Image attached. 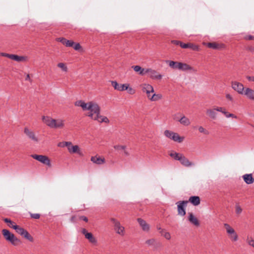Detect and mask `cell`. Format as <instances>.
Listing matches in <instances>:
<instances>
[{
    "label": "cell",
    "mask_w": 254,
    "mask_h": 254,
    "mask_svg": "<svg viewBox=\"0 0 254 254\" xmlns=\"http://www.w3.org/2000/svg\"><path fill=\"white\" fill-rule=\"evenodd\" d=\"M3 220L5 222V223H6V224L9 226V227L12 228L15 230L16 232L18 233L19 234H20V235L22 236V237H24L27 240H29L30 241H33V237L30 235V234L27 230H25V229L22 228L19 225H17L15 222L12 221L11 219H9V218H4Z\"/></svg>",
    "instance_id": "cell-1"
},
{
    "label": "cell",
    "mask_w": 254,
    "mask_h": 254,
    "mask_svg": "<svg viewBox=\"0 0 254 254\" xmlns=\"http://www.w3.org/2000/svg\"><path fill=\"white\" fill-rule=\"evenodd\" d=\"M42 121L44 123L50 128H62L64 126V121L61 119H54L51 117L46 116H43L42 117Z\"/></svg>",
    "instance_id": "cell-2"
},
{
    "label": "cell",
    "mask_w": 254,
    "mask_h": 254,
    "mask_svg": "<svg viewBox=\"0 0 254 254\" xmlns=\"http://www.w3.org/2000/svg\"><path fill=\"white\" fill-rule=\"evenodd\" d=\"M56 41L57 42H60L66 47H73L75 50L81 52L83 51V47L81 45V44L77 42H75L73 41L68 40L63 37L57 38L56 39Z\"/></svg>",
    "instance_id": "cell-3"
},
{
    "label": "cell",
    "mask_w": 254,
    "mask_h": 254,
    "mask_svg": "<svg viewBox=\"0 0 254 254\" xmlns=\"http://www.w3.org/2000/svg\"><path fill=\"white\" fill-rule=\"evenodd\" d=\"M166 62L169 65V67L173 69H178L183 71L193 70V68L190 65L182 63L172 61H166Z\"/></svg>",
    "instance_id": "cell-4"
},
{
    "label": "cell",
    "mask_w": 254,
    "mask_h": 254,
    "mask_svg": "<svg viewBox=\"0 0 254 254\" xmlns=\"http://www.w3.org/2000/svg\"><path fill=\"white\" fill-rule=\"evenodd\" d=\"M2 234L6 240L10 242L13 245H17L20 243V240L16 237L14 234L8 230L7 229H3L2 231Z\"/></svg>",
    "instance_id": "cell-5"
},
{
    "label": "cell",
    "mask_w": 254,
    "mask_h": 254,
    "mask_svg": "<svg viewBox=\"0 0 254 254\" xmlns=\"http://www.w3.org/2000/svg\"><path fill=\"white\" fill-rule=\"evenodd\" d=\"M172 43L175 45L179 46L180 47L184 49H191L195 51H199L200 47L199 46L194 44L186 43L182 41L178 40H173L171 41Z\"/></svg>",
    "instance_id": "cell-6"
},
{
    "label": "cell",
    "mask_w": 254,
    "mask_h": 254,
    "mask_svg": "<svg viewBox=\"0 0 254 254\" xmlns=\"http://www.w3.org/2000/svg\"><path fill=\"white\" fill-rule=\"evenodd\" d=\"M164 135L166 137H168L169 139H171L174 142H179V143L183 142L185 139L184 137L180 136L177 133L173 132L172 131H168V130H166L164 132Z\"/></svg>",
    "instance_id": "cell-7"
},
{
    "label": "cell",
    "mask_w": 254,
    "mask_h": 254,
    "mask_svg": "<svg viewBox=\"0 0 254 254\" xmlns=\"http://www.w3.org/2000/svg\"><path fill=\"white\" fill-rule=\"evenodd\" d=\"M1 56L2 57H5L6 58L13 60L14 61H17V62H23V61H27V57L24 56H20L19 55L14 54H10L8 53H1Z\"/></svg>",
    "instance_id": "cell-8"
},
{
    "label": "cell",
    "mask_w": 254,
    "mask_h": 254,
    "mask_svg": "<svg viewBox=\"0 0 254 254\" xmlns=\"http://www.w3.org/2000/svg\"><path fill=\"white\" fill-rule=\"evenodd\" d=\"M31 157L33 158L34 159H36L39 162H41L42 163L44 164L49 167L51 166V163L50 159L47 156L41 155H37V154H32L31 155Z\"/></svg>",
    "instance_id": "cell-9"
},
{
    "label": "cell",
    "mask_w": 254,
    "mask_h": 254,
    "mask_svg": "<svg viewBox=\"0 0 254 254\" xmlns=\"http://www.w3.org/2000/svg\"><path fill=\"white\" fill-rule=\"evenodd\" d=\"M66 147L67 148L71 153H76L81 155H83L80 147H78V145H73L71 142H66Z\"/></svg>",
    "instance_id": "cell-10"
},
{
    "label": "cell",
    "mask_w": 254,
    "mask_h": 254,
    "mask_svg": "<svg viewBox=\"0 0 254 254\" xmlns=\"http://www.w3.org/2000/svg\"><path fill=\"white\" fill-rule=\"evenodd\" d=\"M203 44V45L206 47L214 49H220L226 47V46L224 44L217 42H204Z\"/></svg>",
    "instance_id": "cell-11"
},
{
    "label": "cell",
    "mask_w": 254,
    "mask_h": 254,
    "mask_svg": "<svg viewBox=\"0 0 254 254\" xmlns=\"http://www.w3.org/2000/svg\"><path fill=\"white\" fill-rule=\"evenodd\" d=\"M110 83L114 89L120 91H127L128 88L130 87L129 84H120L115 81H110Z\"/></svg>",
    "instance_id": "cell-12"
},
{
    "label": "cell",
    "mask_w": 254,
    "mask_h": 254,
    "mask_svg": "<svg viewBox=\"0 0 254 254\" xmlns=\"http://www.w3.org/2000/svg\"><path fill=\"white\" fill-rule=\"evenodd\" d=\"M231 87L238 94H244L245 88L243 85L241 83L237 81H232L231 83Z\"/></svg>",
    "instance_id": "cell-13"
},
{
    "label": "cell",
    "mask_w": 254,
    "mask_h": 254,
    "mask_svg": "<svg viewBox=\"0 0 254 254\" xmlns=\"http://www.w3.org/2000/svg\"><path fill=\"white\" fill-rule=\"evenodd\" d=\"M92 102H89L87 103H86L83 100H78L75 103V105L76 106H78L83 109V110H90V109L92 106Z\"/></svg>",
    "instance_id": "cell-14"
},
{
    "label": "cell",
    "mask_w": 254,
    "mask_h": 254,
    "mask_svg": "<svg viewBox=\"0 0 254 254\" xmlns=\"http://www.w3.org/2000/svg\"><path fill=\"white\" fill-rule=\"evenodd\" d=\"M113 223H114V228L116 232L120 234L121 235H124L125 234V229L123 226H121L120 224V222L114 218L112 219Z\"/></svg>",
    "instance_id": "cell-15"
},
{
    "label": "cell",
    "mask_w": 254,
    "mask_h": 254,
    "mask_svg": "<svg viewBox=\"0 0 254 254\" xmlns=\"http://www.w3.org/2000/svg\"><path fill=\"white\" fill-rule=\"evenodd\" d=\"M146 75L154 80H160L162 78V75L156 72V71L153 70L151 69H147Z\"/></svg>",
    "instance_id": "cell-16"
},
{
    "label": "cell",
    "mask_w": 254,
    "mask_h": 254,
    "mask_svg": "<svg viewBox=\"0 0 254 254\" xmlns=\"http://www.w3.org/2000/svg\"><path fill=\"white\" fill-rule=\"evenodd\" d=\"M224 226L225 228L226 229L227 232L229 234V236L232 239L233 241H236L237 240L238 236L235 232L234 229H233L230 226H229V225L227 224H225Z\"/></svg>",
    "instance_id": "cell-17"
},
{
    "label": "cell",
    "mask_w": 254,
    "mask_h": 254,
    "mask_svg": "<svg viewBox=\"0 0 254 254\" xmlns=\"http://www.w3.org/2000/svg\"><path fill=\"white\" fill-rule=\"evenodd\" d=\"M82 232H83V234H84L86 238L89 240L91 243L94 244L96 243V240L92 233L88 232V231L86 230V229H83Z\"/></svg>",
    "instance_id": "cell-18"
},
{
    "label": "cell",
    "mask_w": 254,
    "mask_h": 254,
    "mask_svg": "<svg viewBox=\"0 0 254 254\" xmlns=\"http://www.w3.org/2000/svg\"><path fill=\"white\" fill-rule=\"evenodd\" d=\"M142 91L147 94V95L152 94L154 92V89L153 86L148 84H143L140 86Z\"/></svg>",
    "instance_id": "cell-19"
},
{
    "label": "cell",
    "mask_w": 254,
    "mask_h": 254,
    "mask_svg": "<svg viewBox=\"0 0 254 254\" xmlns=\"http://www.w3.org/2000/svg\"><path fill=\"white\" fill-rule=\"evenodd\" d=\"M91 161L94 163L97 164H102L105 163V162L104 158H103V156H99L98 155L91 157Z\"/></svg>",
    "instance_id": "cell-20"
},
{
    "label": "cell",
    "mask_w": 254,
    "mask_h": 254,
    "mask_svg": "<svg viewBox=\"0 0 254 254\" xmlns=\"http://www.w3.org/2000/svg\"><path fill=\"white\" fill-rule=\"evenodd\" d=\"M24 132L27 136H28V137H30V139L35 142H38V139L35 135V134L33 132L30 130L28 128H25L24 130Z\"/></svg>",
    "instance_id": "cell-21"
},
{
    "label": "cell",
    "mask_w": 254,
    "mask_h": 254,
    "mask_svg": "<svg viewBox=\"0 0 254 254\" xmlns=\"http://www.w3.org/2000/svg\"><path fill=\"white\" fill-rule=\"evenodd\" d=\"M214 110H215L216 111H219L220 112H222V114H224L227 118H237V116L235 115L234 114L230 113L226 111L225 109H223L222 108H217Z\"/></svg>",
    "instance_id": "cell-22"
},
{
    "label": "cell",
    "mask_w": 254,
    "mask_h": 254,
    "mask_svg": "<svg viewBox=\"0 0 254 254\" xmlns=\"http://www.w3.org/2000/svg\"><path fill=\"white\" fill-rule=\"evenodd\" d=\"M168 154L169 156H171L172 158L176 160L180 161L182 159L183 156H184L183 154L177 153L174 151H170L168 152Z\"/></svg>",
    "instance_id": "cell-23"
},
{
    "label": "cell",
    "mask_w": 254,
    "mask_h": 254,
    "mask_svg": "<svg viewBox=\"0 0 254 254\" xmlns=\"http://www.w3.org/2000/svg\"><path fill=\"white\" fill-rule=\"evenodd\" d=\"M187 204V201H182L180 202L178 205V211L180 214L181 215H184L186 214L185 207L186 205Z\"/></svg>",
    "instance_id": "cell-24"
},
{
    "label": "cell",
    "mask_w": 254,
    "mask_h": 254,
    "mask_svg": "<svg viewBox=\"0 0 254 254\" xmlns=\"http://www.w3.org/2000/svg\"><path fill=\"white\" fill-rule=\"evenodd\" d=\"M137 222H138L139 224H140V226H141V227L142 228V229H143V230L145 231H148L150 230V225L144 220L142 219V218H138L137 219Z\"/></svg>",
    "instance_id": "cell-25"
},
{
    "label": "cell",
    "mask_w": 254,
    "mask_h": 254,
    "mask_svg": "<svg viewBox=\"0 0 254 254\" xmlns=\"http://www.w3.org/2000/svg\"><path fill=\"white\" fill-rule=\"evenodd\" d=\"M100 107L96 103L92 102V106L89 112L94 114H100Z\"/></svg>",
    "instance_id": "cell-26"
},
{
    "label": "cell",
    "mask_w": 254,
    "mask_h": 254,
    "mask_svg": "<svg viewBox=\"0 0 254 254\" xmlns=\"http://www.w3.org/2000/svg\"><path fill=\"white\" fill-rule=\"evenodd\" d=\"M132 68L134 69V70L135 72H137L140 75H145L147 74V69H143L139 65H134Z\"/></svg>",
    "instance_id": "cell-27"
},
{
    "label": "cell",
    "mask_w": 254,
    "mask_h": 254,
    "mask_svg": "<svg viewBox=\"0 0 254 254\" xmlns=\"http://www.w3.org/2000/svg\"><path fill=\"white\" fill-rule=\"evenodd\" d=\"M244 94L246 95L248 97V98L254 100V91L252 89H249V88H246L245 89Z\"/></svg>",
    "instance_id": "cell-28"
},
{
    "label": "cell",
    "mask_w": 254,
    "mask_h": 254,
    "mask_svg": "<svg viewBox=\"0 0 254 254\" xmlns=\"http://www.w3.org/2000/svg\"><path fill=\"white\" fill-rule=\"evenodd\" d=\"M244 180L247 184H252L254 182V179L253 177L251 174H246L243 176Z\"/></svg>",
    "instance_id": "cell-29"
},
{
    "label": "cell",
    "mask_w": 254,
    "mask_h": 254,
    "mask_svg": "<svg viewBox=\"0 0 254 254\" xmlns=\"http://www.w3.org/2000/svg\"><path fill=\"white\" fill-rule=\"evenodd\" d=\"M188 219L192 223H193L196 226H198L200 225L199 220L197 219L196 217H195V215H193V214H191L188 217Z\"/></svg>",
    "instance_id": "cell-30"
},
{
    "label": "cell",
    "mask_w": 254,
    "mask_h": 254,
    "mask_svg": "<svg viewBox=\"0 0 254 254\" xmlns=\"http://www.w3.org/2000/svg\"><path fill=\"white\" fill-rule=\"evenodd\" d=\"M162 98V95L161 94H153V95L148 97V98L152 101H156L160 100Z\"/></svg>",
    "instance_id": "cell-31"
},
{
    "label": "cell",
    "mask_w": 254,
    "mask_h": 254,
    "mask_svg": "<svg viewBox=\"0 0 254 254\" xmlns=\"http://www.w3.org/2000/svg\"><path fill=\"white\" fill-rule=\"evenodd\" d=\"M179 122L181 124H182L184 126H189L191 123L189 119L185 117V116H183V117H181L179 119Z\"/></svg>",
    "instance_id": "cell-32"
},
{
    "label": "cell",
    "mask_w": 254,
    "mask_h": 254,
    "mask_svg": "<svg viewBox=\"0 0 254 254\" xmlns=\"http://www.w3.org/2000/svg\"><path fill=\"white\" fill-rule=\"evenodd\" d=\"M96 121H97L98 122H99L100 123H105L108 124L109 123V120L107 117L100 115H99L97 116L96 119Z\"/></svg>",
    "instance_id": "cell-33"
},
{
    "label": "cell",
    "mask_w": 254,
    "mask_h": 254,
    "mask_svg": "<svg viewBox=\"0 0 254 254\" xmlns=\"http://www.w3.org/2000/svg\"><path fill=\"white\" fill-rule=\"evenodd\" d=\"M189 201L194 206H198L200 204V199L199 196H192L190 198Z\"/></svg>",
    "instance_id": "cell-34"
},
{
    "label": "cell",
    "mask_w": 254,
    "mask_h": 254,
    "mask_svg": "<svg viewBox=\"0 0 254 254\" xmlns=\"http://www.w3.org/2000/svg\"><path fill=\"white\" fill-rule=\"evenodd\" d=\"M179 161L181 162V163L182 165L186 166H190L192 165V162H190L188 159H187V158H185L184 156H183L182 159Z\"/></svg>",
    "instance_id": "cell-35"
},
{
    "label": "cell",
    "mask_w": 254,
    "mask_h": 254,
    "mask_svg": "<svg viewBox=\"0 0 254 254\" xmlns=\"http://www.w3.org/2000/svg\"><path fill=\"white\" fill-rule=\"evenodd\" d=\"M207 114L208 115V116L212 119H215L216 117H217V113L214 110H211V109L207 110Z\"/></svg>",
    "instance_id": "cell-36"
},
{
    "label": "cell",
    "mask_w": 254,
    "mask_h": 254,
    "mask_svg": "<svg viewBox=\"0 0 254 254\" xmlns=\"http://www.w3.org/2000/svg\"><path fill=\"white\" fill-rule=\"evenodd\" d=\"M57 66H58V67L60 68V69H62V70L64 72H68L67 66V65L63 63H60L58 64Z\"/></svg>",
    "instance_id": "cell-37"
},
{
    "label": "cell",
    "mask_w": 254,
    "mask_h": 254,
    "mask_svg": "<svg viewBox=\"0 0 254 254\" xmlns=\"http://www.w3.org/2000/svg\"><path fill=\"white\" fill-rule=\"evenodd\" d=\"M160 233L164 237H165V238L167 239H170V238H171L169 233L167 232H166L164 230H162L160 231Z\"/></svg>",
    "instance_id": "cell-38"
},
{
    "label": "cell",
    "mask_w": 254,
    "mask_h": 254,
    "mask_svg": "<svg viewBox=\"0 0 254 254\" xmlns=\"http://www.w3.org/2000/svg\"><path fill=\"white\" fill-rule=\"evenodd\" d=\"M199 131L200 132L203 133L205 135H209V131H207V130L205 129L204 128H203L202 127H200V128H199Z\"/></svg>",
    "instance_id": "cell-39"
},
{
    "label": "cell",
    "mask_w": 254,
    "mask_h": 254,
    "mask_svg": "<svg viewBox=\"0 0 254 254\" xmlns=\"http://www.w3.org/2000/svg\"><path fill=\"white\" fill-rule=\"evenodd\" d=\"M126 91L127 92V93L130 94H134L136 92V91L135 89H132V88H131V87H129L128 89Z\"/></svg>",
    "instance_id": "cell-40"
},
{
    "label": "cell",
    "mask_w": 254,
    "mask_h": 254,
    "mask_svg": "<svg viewBox=\"0 0 254 254\" xmlns=\"http://www.w3.org/2000/svg\"><path fill=\"white\" fill-rule=\"evenodd\" d=\"M66 142H60L58 144V147H60V148L66 147Z\"/></svg>",
    "instance_id": "cell-41"
},
{
    "label": "cell",
    "mask_w": 254,
    "mask_h": 254,
    "mask_svg": "<svg viewBox=\"0 0 254 254\" xmlns=\"http://www.w3.org/2000/svg\"><path fill=\"white\" fill-rule=\"evenodd\" d=\"M248 243L250 245H251L252 246L254 247V240H253L252 238H248Z\"/></svg>",
    "instance_id": "cell-42"
},
{
    "label": "cell",
    "mask_w": 254,
    "mask_h": 254,
    "mask_svg": "<svg viewBox=\"0 0 254 254\" xmlns=\"http://www.w3.org/2000/svg\"><path fill=\"white\" fill-rule=\"evenodd\" d=\"M31 217L35 219H38L40 215H39V214H31Z\"/></svg>",
    "instance_id": "cell-43"
},
{
    "label": "cell",
    "mask_w": 254,
    "mask_h": 254,
    "mask_svg": "<svg viewBox=\"0 0 254 254\" xmlns=\"http://www.w3.org/2000/svg\"><path fill=\"white\" fill-rule=\"evenodd\" d=\"M244 38L247 40H254V36H252V35H248V36H246Z\"/></svg>",
    "instance_id": "cell-44"
},
{
    "label": "cell",
    "mask_w": 254,
    "mask_h": 254,
    "mask_svg": "<svg viewBox=\"0 0 254 254\" xmlns=\"http://www.w3.org/2000/svg\"><path fill=\"white\" fill-rule=\"evenodd\" d=\"M114 148H115L116 150H123L124 148H125V147H124V146H121V145H117V146H115Z\"/></svg>",
    "instance_id": "cell-45"
},
{
    "label": "cell",
    "mask_w": 254,
    "mask_h": 254,
    "mask_svg": "<svg viewBox=\"0 0 254 254\" xmlns=\"http://www.w3.org/2000/svg\"><path fill=\"white\" fill-rule=\"evenodd\" d=\"M226 97L227 99L230 100V101H233V97H232L231 95H230L229 94H227L226 95Z\"/></svg>",
    "instance_id": "cell-46"
},
{
    "label": "cell",
    "mask_w": 254,
    "mask_h": 254,
    "mask_svg": "<svg viewBox=\"0 0 254 254\" xmlns=\"http://www.w3.org/2000/svg\"><path fill=\"white\" fill-rule=\"evenodd\" d=\"M80 218H81V219L83 220L84 222H88V218L86 217H84V216H82V217H80Z\"/></svg>",
    "instance_id": "cell-47"
},
{
    "label": "cell",
    "mask_w": 254,
    "mask_h": 254,
    "mask_svg": "<svg viewBox=\"0 0 254 254\" xmlns=\"http://www.w3.org/2000/svg\"><path fill=\"white\" fill-rule=\"evenodd\" d=\"M26 80H28L29 81L31 82V78H30V74L28 73V74H27V78H26Z\"/></svg>",
    "instance_id": "cell-48"
}]
</instances>
